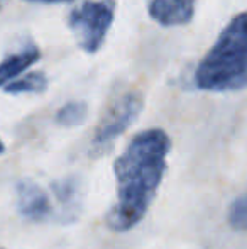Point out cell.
Returning <instances> with one entry per match:
<instances>
[{
  "instance_id": "cell-10",
  "label": "cell",
  "mask_w": 247,
  "mask_h": 249,
  "mask_svg": "<svg viewBox=\"0 0 247 249\" xmlns=\"http://www.w3.org/2000/svg\"><path fill=\"white\" fill-rule=\"evenodd\" d=\"M53 190L60 202L65 205V209H76L78 207V197H80V187L75 178H66L63 181L53 185Z\"/></svg>"
},
{
  "instance_id": "cell-6",
  "label": "cell",
  "mask_w": 247,
  "mask_h": 249,
  "mask_svg": "<svg viewBox=\"0 0 247 249\" xmlns=\"http://www.w3.org/2000/svg\"><path fill=\"white\" fill-rule=\"evenodd\" d=\"M197 0H151L149 16L163 27L185 26L195 16Z\"/></svg>"
},
{
  "instance_id": "cell-3",
  "label": "cell",
  "mask_w": 247,
  "mask_h": 249,
  "mask_svg": "<svg viewBox=\"0 0 247 249\" xmlns=\"http://www.w3.org/2000/svg\"><path fill=\"white\" fill-rule=\"evenodd\" d=\"M115 17L114 0H86L68 16V27L82 51L93 54L102 48Z\"/></svg>"
},
{
  "instance_id": "cell-8",
  "label": "cell",
  "mask_w": 247,
  "mask_h": 249,
  "mask_svg": "<svg viewBox=\"0 0 247 249\" xmlns=\"http://www.w3.org/2000/svg\"><path fill=\"white\" fill-rule=\"evenodd\" d=\"M48 89V78L44 73L33 71L29 75L17 78L14 82L7 83L3 87V92L10 93V95H17V93H43Z\"/></svg>"
},
{
  "instance_id": "cell-14",
  "label": "cell",
  "mask_w": 247,
  "mask_h": 249,
  "mask_svg": "<svg viewBox=\"0 0 247 249\" xmlns=\"http://www.w3.org/2000/svg\"><path fill=\"white\" fill-rule=\"evenodd\" d=\"M0 249H5V248H0Z\"/></svg>"
},
{
  "instance_id": "cell-9",
  "label": "cell",
  "mask_w": 247,
  "mask_h": 249,
  "mask_svg": "<svg viewBox=\"0 0 247 249\" xmlns=\"http://www.w3.org/2000/svg\"><path fill=\"white\" fill-rule=\"evenodd\" d=\"M86 114H88V105L85 102H68L66 105L58 110L56 114V122L65 127H76L80 125L83 121L86 119Z\"/></svg>"
},
{
  "instance_id": "cell-4",
  "label": "cell",
  "mask_w": 247,
  "mask_h": 249,
  "mask_svg": "<svg viewBox=\"0 0 247 249\" xmlns=\"http://www.w3.org/2000/svg\"><path fill=\"white\" fill-rule=\"evenodd\" d=\"M142 105L144 102L137 92L125 93L119 100L114 102V105L100 121L99 127L95 129L92 139L93 153H102L109 149L110 144L134 124V121L142 112Z\"/></svg>"
},
{
  "instance_id": "cell-7",
  "label": "cell",
  "mask_w": 247,
  "mask_h": 249,
  "mask_svg": "<svg viewBox=\"0 0 247 249\" xmlns=\"http://www.w3.org/2000/svg\"><path fill=\"white\" fill-rule=\"evenodd\" d=\"M41 59V51L37 46L29 44L22 51L14 53L7 56L3 61H0V89L7 83L14 82L19 75H22L31 65Z\"/></svg>"
},
{
  "instance_id": "cell-2",
  "label": "cell",
  "mask_w": 247,
  "mask_h": 249,
  "mask_svg": "<svg viewBox=\"0 0 247 249\" xmlns=\"http://www.w3.org/2000/svg\"><path fill=\"white\" fill-rule=\"evenodd\" d=\"M247 83L246 14L224 27L217 43L195 70V85L205 92H239Z\"/></svg>"
},
{
  "instance_id": "cell-1",
  "label": "cell",
  "mask_w": 247,
  "mask_h": 249,
  "mask_svg": "<svg viewBox=\"0 0 247 249\" xmlns=\"http://www.w3.org/2000/svg\"><path fill=\"white\" fill-rule=\"evenodd\" d=\"M169 149L171 139L166 131L148 129L134 136L117 158L114 164L117 202L107 215L112 231H131L144 219L166 173Z\"/></svg>"
},
{
  "instance_id": "cell-11",
  "label": "cell",
  "mask_w": 247,
  "mask_h": 249,
  "mask_svg": "<svg viewBox=\"0 0 247 249\" xmlns=\"http://www.w3.org/2000/svg\"><path fill=\"white\" fill-rule=\"evenodd\" d=\"M227 220L231 224V227H234L239 232H244L246 231V224H247V203L246 197L241 195L231 203V209L227 213Z\"/></svg>"
},
{
  "instance_id": "cell-5",
  "label": "cell",
  "mask_w": 247,
  "mask_h": 249,
  "mask_svg": "<svg viewBox=\"0 0 247 249\" xmlns=\"http://www.w3.org/2000/svg\"><path fill=\"white\" fill-rule=\"evenodd\" d=\"M17 205L27 220L41 222L51 215V202L48 194L34 181H20L17 185Z\"/></svg>"
},
{
  "instance_id": "cell-13",
  "label": "cell",
  "mask_w": 247,
  "mask_h": 249,
  "mask_svg": "<svg viewBox=\"0 0 247 249\" xmlns=\"http://www.w3.org/2000/svg\"><path fill=\"white\" fill-rule=\"evenodd\" d=\"M3 151H5V146H3V142L0 141V154H3Z\"/></svg>"
},
{
  "instance_id": "cell-12",
  "label": "cell",
  "mask_w": 247,
  "mask_h": 249,
  "mask_svg": "<svg viewBox=\"0 0 247 249\" xmlns=\"http://www.w3.org/2000/svg\"><path fill=\"white\" fill-rule=\"evenodd\" d=\"M27 2H34V3H66V2H71V0H27Z\"/></svg>"
}]
</instances>
